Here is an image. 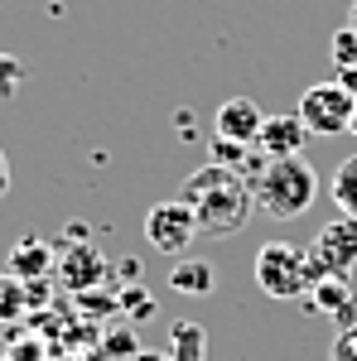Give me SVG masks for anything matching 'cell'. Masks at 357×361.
Here are the masks:
<instances>
[{"label":"cell","instance_id":"44dd1931","mask_svg":"<svg viewBox=\"0 0 357 361\" xmlns=\"http://www.w3.org/2000/svg\"><path fill=\"white\" fill-rule=\"evenodd\" d=\"M333 82L343 87L348 97H357V68H338V78H333Z\"/></svg>","mask_w":357,"mask_h":361},{"label":"cell","instance_id":"30bf717a","mask_svg":"<svg viewBox=\"0 0 357 361\" xmlns=\"http://www.w3.org/2000/svg\"><path fill=\"white\" fill-rule=\"evenodd\" d=\"M309 308L324 313V318H333L338 328H353L357 323V294H353L348 279H319V284L309 289Z\"/></svg>","mask_w":357,"mask_h":361},{"label":"cell","instance_id":"7402d4cb","mask_svg":"<svg viewBox=\"0 0 357 361\" xmlns=\"http://www.w3.org/2000/svg\"><path fill=\"white\" fill-rule=\"evenodd\" d=\"M10 193V159H5V149H0V197Z\"/></svg>","mask_w":357,"mask_h":361},{"label":"cell","instance_id":"d4e9b609","mask_svg":"<svg viewBox=\"0 0 357 361\" xmlns=\"http://www.w3.org/2000/svg\"><path fill=\"white\" fill-rule=\"evenodd\" d=\"M353 135H357V116H353Z\"/></svg>","mask_w":357,"mask_h":361},{"label":"cell","instance_id":"e0dca14e","mask_svg":"<svg viewBox=\"0 0 357 361\" xmlns=\"http://www.w3.org/2000/svg\"><path fill=\"white\" fill-rule=\"evenodd\" d=\"M20 82H25V63L15 54H0V102H10L20 92Z\"/></svg>","mask_w":357,"mask_h":361},{"label":"cell","instance_id":"ffe728a7","mask_svg":"<svg viewBox=\"0 0 357 361\" xmlns=\"http://www.w3.org/2000/svg\"><path fill=\"white\" fill-rule=\"evenodd\" d=\"M329 361H357V323L353 328H338V337L329 347Z\"/></svg>","mask_w":357,"mask_h":361},{"label":"cell","instance_id":"ac0fdd59","mask_svg":"<svg viewBox=\"0 0 357 361\" xmlns=\"http://www.w3.org/2000/svg\"><path fill=\"white\" fill-rule=\"evenodd\" d=\"M116 308H121V313H131V318H150V313H155V299H145V289H121V294H116Z\"/></svg>","mask_w":357,"mask_h":361},{"label":"cell","instance_id":"7c38bea8","mask_svg":"<svg viewBox=\"0 0 357 361\" xmlns=\"http://www.w3.org/2000/svg\"><path fill=\"white\" fill-rule=\"evenodd\" d=\"M169 289L174 294H189V299H208L213 289H218V275H213V265L208 260H174V270H169Z\"/></svg>","mask_w":357,"mask_h":361},{"label":"cell","instance_id":"603a6c76","mask_svg":"<svg viewBox=\"0 0 357 361\" xmlns=\"http://www.w3.org/2000/svg\"><path fill=\"white\" fill-rule=\"evenodd\" d=\"M136 361H174V357H169V352H140Z\"/></svg>","mask_w":357,"mask_h":361},{"label":"cell","instance_id":"6da1fadb","mask_svg":"<svg viewBox=\"0 0 357 361\" xmlns=\"http://www.w3.org/2000/svg\"><path fill=\"white\" fill-rule=\"evenodd\" d=\"M179 197L198 217V236H213V241L237 236L251 222V207H256L251 178H242L237 169H222V164H203L198 173H189Z\"/></svg>","mask_w":357,"mask_h":361},{"label":"cell","instance_id":"2e32d148","mask_svg":"<svg viewBox=\"0 0 357 361\" xmlns=\"http://www.w3.org/2000/svg\"><path fill=\"white\" fill-rule=\"evenodd\" d=\"M329 54H333V68H357V29H338L329 39Z\"/></svg>","mask_w":357,"mask_h":361},{"label":"cell","instance_id":"5bb4252c","mask_svg":"<svg viewBox=\"0 0 357 361\" xmlns=\"http://www.w3.org/2000/svg\"><path fill=\"white\" fill-rule=\"evenodd\" d=\"M329 197H333V207H338L343 217H353V222H357V154H348L343 164L333 169Z\"/></svg>","mask_w":357,"mask_h":361},{"label":"cell","instance_id":"d6986e66","mask_svg":"<svg viewBox=\"0 0 357 361\" xmlns=\"http://www.w3.org/2000/svg\"><path fill=\"white\" fill-rule=\"evenodd\" d=\"M107 357H131V361H136V357H140L136 333H131V328H116V333H107Z\"/></svg>","mask_w":357,"mask_h":361},{"label":"cell","instance_id":"8fae6325","mask_svg":"<svg viewBox=\"0 0 357 361\" xmlns=\"http://www.w3.org/2000/svg\"><path fill=\"white\" fill-rule=\"evenodd\" d=\"M58 265V255H54V246L49 241H34V236H25V241H15L10 246V275L20 279V284H34V279H44L49 270Z\"/></svg>","mask_w":357,"mask_h":361},{"label":"cell","instance_id":"7a4b0ae2","mask_svg":"<svg viewBox=\"0 0 357 361\" xmlns=\"http://www.w3.org/2000/svg\"><path fill=\"white\" fill-rule=\"evenodd\" d=\"M251 193H256V207L275 217V222H295L309 212V202L319 197V173L304 164L300 154L290 159H266L261 173L251 178Z\"/></svg>","mask_w":357,"mask_h":361},{"label":"cell","instance_id":"277c9868","mask_svg":"<svg viewBox=\"0 0 357 361\" xmlns=\"http://www.w3.org/2000/svg\"><path fill=\"white\" fill-rule=\"evenodd\" d=\"M357 116V97H348L338 82H314L300 97V121L309 126V135H348Z\"/></svg>","mask_w":357,"mask_h":361},{"label":"cell","instance_id":"9a60e30c","mask_svg":"<svg viewBox=\"0 0 357 361\" xmlns=\"http://www.w3.org/2000/svg\"><path fill=\"white\" fill-rule=\"evenodd\" d=\"M25 308H29L25 284L10 275V270H0V323H15V318H20Z\"/></svg>","mask_w":357,"mask_h":361},{"label":"cell","instance_id":"ba28073f","mask_svg":"<svg viewBox=\"0 0 357 361\" xmlns=\"http://www.w3.org/2000/svg\"><path fill=\"white\" fill-rule=\"evenodd\" d=\"M261 126H266V116H261V106L251 97H227L218 106V116H213L218 140H237V145H256Z\"/></svg>","mask_w":357,"mask_h":361},{"label":"cell","instance_id":"cb8c5ba5","mask_svg":"<svg viewBox=\"0 0 357 361\" xmlns=\"http://www.w3.org/2000/svg\"><path fill=\"white\" fill-rule=\"evenodd\" d=\"M348 29H357V0L348 5Z\"/></svg>","mask_w":357,"mask_h":361},{"label":"cell","instance_id":"8992f818","mask_svg":"<svg viewBox=\"0 0 357 361\" xmlns=\"http://www.w3.org/2000/svg\"><path fill=\"white\" fill-rule=\"evenodd\" d=\"M193 236H198V217H193V207L184 197H169V202H155L150 212H145V241L155 250H165V255H184L193 246Z\"/></svg>","mask_w":357,"mask_h":361},{"label":"cell","instance_id":"52a82bcc","mask_svg":"<svg viewBox=\"0 0 357 361\" xmlns=\"http://www.w3.org/2000/svg\"><path fill=\"white\" fill-rule=\"evenodd\" d=\"M58 279H63V289H73V294H92L97 284H107V255L97 246H87V241H78L73 250H63L58 255Z\"/></svg>","mask_w":357,"mask_h":361},{"label":"cell","instance_id":"9c48e42d","mask_svg":"<svg viewBox=\"0 0 357 361\" xmlns=\"http://www.w3.org/2000/svg\"><path fill=\"white\" fill-rule=\"evenodd\" d=\"M304 140H309V126L295 116H266V126H261V135H256V149H261V159H290V154H300Z\"/></svg>","mask_w":357,"mask_h":361},{"label":"cell","instance_id":"4fadbf2b","mask_svg":"<svg viewBox=\"0 0 357 361\" xmlns=\"http://www.w3.org/2000/svg\"><path fill=\"white\" fill-rule=\"evenodd\" d=\"M169 357L174 361H208V333H203V323L179 318L169 328Z\"/></svg>","mask_w":357,"mask_h":361},{"label":"cell","instance_id":"3957f363","mask_svg":"<svg viewBox=\"0 0 357 361\" xmlns=\"http://www.w3.org/2000/svg\"><path fill=\"white\" fill-rule=\"evenodd\" d=\"M256 289L266 299H309L314 289V270H309V250L290 246V241H266L256 250Z\"/></svg>","mask_w":357,"mask_h":361},{"label":"cell","instance_id":"5b68a950","mask_svg":"<svg viewBox=\"0 0 357 361\" xmlns=\"http://www.w3.org/2000/svg\"><path fill=\"white\" fill-rule=\"evenodd\" d=\"M309 270H314V284L319 279H348L357 270V222L353 217L329 222L309 241Z\"/></svg>","mask_w":357,"mask_h":361}]
</instances>
